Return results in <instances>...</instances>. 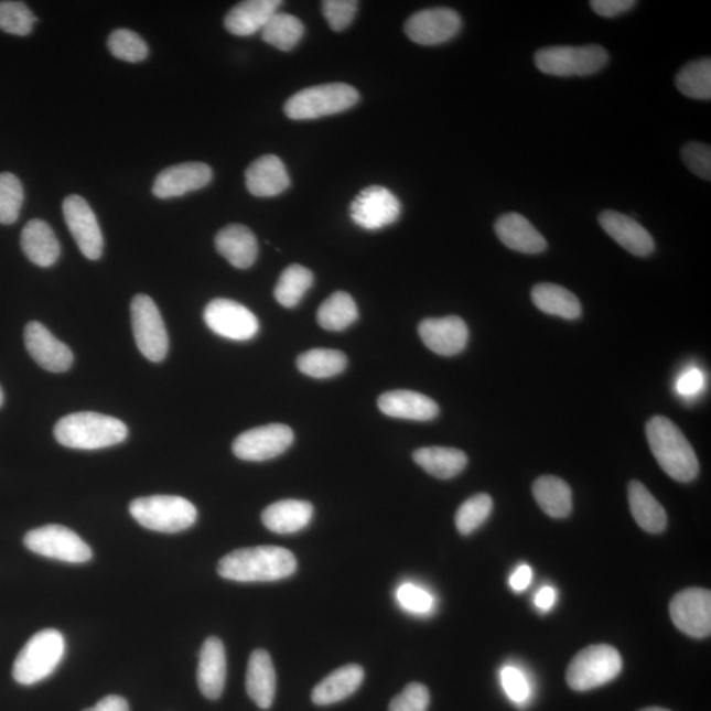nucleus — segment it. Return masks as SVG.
<instances>
[{
	"instance_id": "f257e3e1",
	"label": "nucleus",
	"mask_w": 711,
	"mask_h": 711,
	"mask_svg": "<svg viewBox=\"0 0 711 711\" xmlns=\"http://www.w3.org/2000/svg\"><path fill=\"white\" fill-rule=\"evenodd\" d=\"M297 565L294 554L287 548L259 546L226 554L219 561L218 573L237 582H269L290 578Z\"/></svg>"
},
{
	"instance_id": "f03ea898",
	"label": "nucleus",
	"mask_w": 711,
	"mask_h": 711,
	"mask_svg": "<svg viewBox=\"0 0 711 711\" xmlns=\"http://www.w3.org/2000/svg\"><path fill=\"white\" fill-rule=\"evenodd\" d=\"M646 435L656 462L670 478L679 483H690L699 476L700 464L693 446L670 419L666 417L649 419Z\"/></svg>"
},
{
	"instance_id": "7ed1b4c3",
	"label": "nucleus",
	"mask_w": 711,
	"mask_h": 711,
	"mask_svg": "<svg viewBox=\"0 0 711 711\" xmlns=\"http://www.w3.org/2000/svg\"><path fill=\"white\" fill-rule=\"evenodd\" d=\"M127 425L114 417L98 412H76L61 418L54 427V438L73 450L94 451L123 443Z\"/></svg>"
},
{
	"instance_id": "20e7f679",
	"label": "nucleus",
	"mask_w": 711,
	"mask_h": 711,
	"mask_svg": "<svg viewBox=\"0 0 711 711\" xmlns=\"http://www.w3.org/2000/svg\"><path fill=\"white\" fill-rule=\"evenodd\" d=\"M65 655L64 635L46 628L33 635L13 662L12 676L20 686H33L50 677Z\"/></svg>"
},
{
	"instance_id": "39448f33",
	"label": "nucleus",
	"mask_w": 711,
	"mask_h": 711,
	"mask_svg": "<svg viewBox=\"0 0 711 711\" xmlns=\"http://www.w3.org/2000/svg\"><path fill=\"white\" fill-rule=\"evenodd\" d=\"M360 95L347 84H327L298 91L284 104L291 120H313L341 114L354 107Z\"/></svg>"
},
{
	"instance_id": "423d86ee",
	"label": "nucleus",
	"mask_w": 711,
	"mask_h": 711,
	"mask_svg": "<svg viewBox=\"0 0 711 711\" xmlns=\"http://www.w3.org/2000/svg\"><path fill=\"white\" fill-rule=\"evenodd\" d=\"M130 513L148 530L177 534L187 530L198 519V511L186 498L152 496L132 500Z\"/></svg>"
},
{
	"instance_id": "0eeeda50",
	"label": "nucleus",
	"mask_w": 711,
	"mask_h": 711,
	"mask_svg": "<svg viewBox=\"0 0 711 711\" xmlns=\"http://www.w3.org/2000/svg\"><path fill=\"white\" fill-rule=\"evenodd\" d=\"M608 53L601 45L550 46L535 53V65L554 77H586L604 69Z\"/></svg>"
},
{
	"instance_id": "6e6552de",
	"label": "nucleus",
	"mask_w": 711,
	"mask_h": 711,
	"mask_svg": "<svg viewBox=\"0 0 711 711\" xmlns=\"http://www.w3.org/2000/svg\"><path fill=\"white\" fill-rule=\"evenodd\" d=\"M623 667L618 651L608 645L589 646L574 656L567 669V682L575 692H586L611 682Z\"/></svg>"
},
{
	"instance_id": "1a4fd4ad",
	"label": "nucleus",
	"mask_w": 711,
	"mask_h": 711,
	"mask_svg": "<svg viewBox=\"0 0 711 711\" xmlns=\"http://www.w3.org/2000/svg\"><path fill=\"white\" fill-rule=\"evenodd\" d=\"M24 545L40 557L65 563L83 564L93 558L90 546L71 528L61 525L35 528L25 535Z\"/></svg>"
},
{
	"instance_id": "9d476101",
	"label": "nucleus",
	"mask_w": 711,
	"mask_h": 711,
	"mask_svg": "<svg viewBox=\"0 0 711 711\" xmlns=\"http://www.w3.org/2000/svg\"><path fill=\"white\" fill-rule=\"evenodd\" d=\"M134 341L149 362L161 363L168 355L169 337L158 304L151 297L138 294L131 303Z\"/></svg>"
},
{
	"instance_id": "9b49d317",
	"label": "nucleus",
	"mask_w": 711,
	"mask_h": 711,
	"mask_svg": "<svg viewBox=\"0 0 711 711\" xmlns=\"http://www.w3.org/2000/svg\"><path fill=\"white\" fill-rule=\"evenodd\" d=\"M294 442L289 425L268 424L243 432L235 439L233 451L244 462H268L282 455Z\"/></svg>"
},
{
	"instance_id": "f8f14e48",
	"label": "nucleus",
	"mask_w": 711,
	"mask_h": 711,
	"mask_svg": "<svg viewBox=\"0 0 711 711\" xmlns=\"http://www.w3.org/2000/svg\"><path fill=\"white\" fill-rule=\"evenodd\" d=\"M670 620L690 638H708L711 634V593L689 588L677 593L669 605Z\"/></svg>"
},
{
	"instance_id": "ddd939ff",
	"label": "nucleus",
	"mask_w": 711,
	"mask_h": 711,
	"mask_svg": "<svg viewBox=\"0 0 711 711\" xmlns=\"http://www.w3.org/2000/svg\"><path fill=\"white\" fill-rule=\"evenodd\" d=\"M205 322L214 334L235 342H247L260 330L259 320L252 311L231 300H214L205 309Z\"/></svg>"
},
{
	"instance_id": "4468645a",
	"label": "nucleus",
	"mask_w": 711,
	"mask_h": 711,
	"mask_svg": "<svg viewBox=\"0 0 711 711\" xmlns=\"http://www.w3.org/2000/svg\"><path fill=\"white\" fill-rule=\"evenodd\" d=\"M349 212L352 220L358 227L367 231H377L395 225L401 215V202L390 190L375 185L357 194Z\"/></svg>"
},
{
	"instance_id": "2eb2a0df",
	"label": "nucleus",
	"mask_w": 711,
	"mask_h": 711,
	"mask_svg": "<svg viewBox=\"0 0 711 711\" xmlns=\"http://www.w3.org/2000/svg\"><path fill=\"white\" fill-rule=\"evenodd\" d=\"M462 18L446 7L414 13L405 24L406 35L419 45H440L450 42L462 30Z\"/></svg>"
},
{
	"instance_id": "dca6fc26",
	"label": "nucleus",
	"mask_w": 711,
	"mask_h": 711,
	"mask_svg": "<svg viewBox=\"0 0 711 711\" xmlns=\"http://www.w3.org/2000/svg\"><path fill=\"white\" fill-rule=\"evenodd\" d=\"M64 218L77 246L89 260L100 259L104 254V236H101L97 216L83 196H67L63 205Z\"/></svg>"
},
{
	"instance_id": "f3484780",
	"label": "nucleus",
	"mask_w": 711,
	"mask_h": 711,
	"mask_svg": "<svg viewBox=\"0 0 711 711\" xmlns=\"http://www.w3.org/2000/svg\"><path fill=\"white\" fill-rule=\"evenodd\" d=\"M25 348L40 367L53 374L69 370L74 360L72 351L40 322L26 324L24 330Z\"/></svg>"
},
{
	"instance_id": "a211bd4d",
	"label": "nucleus",
	"mask_w": 711,
	"mask_h": 711,
	"mask_svg": "<svg viewBox=\"0 0 711 711\" xmlns=\"http://www.w3.org/2000/svg\"><path fill=\"white\" fill-rule=\"evenodd\" d=\"M418 331L425 347L440 356L462 354L468 344V326L459 316L430 317L419 324Z\"/></svg>"
},
{
	"instance_id": "6ab92c4d",
	"label": "nucleus",
	"mask_w": 711,
	"mask_h": 711,
	"mask_svg": "<svg viewBox=\"0 0 711 711\" xmlns=\"http://www.w3.org/2000/svg\"><path fill=\"white\" fill-rule=\"evenodd\" d=\"M212 180L213 171L207 164L184 162L162 171L154 181L152 192L160 200L177 198L206 187Z\"/></svg>"
},
{
	"instance_id": "aec40b11",
	"label": "nucleus",
	"mask_w": 711,
	"mask_h": 711,
	"mask_svg": "<svg viewBox=\"0 0 711 711\" xmlns=\"http://www.w3.org/2000/svg\"><path fill=\"white\" fill-rule=\"evenodd\" d=\"M599 222L602 229L627 252L638 257L654 252V237L632 216L606 209L600 214Z\"/></svg>"
},
{
	"instance_id": "412c9836",
	"label": "nucleus",
	"mask_w": 711,
	"mask_h": 711,
	"mask_svg": "<svg viewBox=\"0 0 711 711\" xmlns=\"http://www.w3.org/2000/svg\"><path fill=\"white\" fill-rule=\"evenodd\" d=\"M378 409L385 416L408 421L427 422L439 416V406L433 399L412 390H392L378 398Z\"/></svg>"
},
{
	"instance_id": "4be33fe9",
	"label": "nucleus",
	"mask_w": 711,
	"mask_h": 711,
	"mask_svg": "<svg viewBox=\"0 0 711 711\" xmlns=\"http://www.w3.org/2000/svg\"><path fill=\"white\" fill-rule=\"evenodd\" d=\"M198 687L208 700H218L225 690L227 679L226 649L219 638H208L200 654Z\"/></svg>"
},
{
	"instance_id": "5701e85b",
	"label": "nucleus",
	"mask_w": 711,
	"mask_h": 711,
	"mask_svg": "<svg viewBox=\"0 0 711 711\" xmlns=\"http://www.w3.org/2000/svg\"><path fill=\"white\" fill-rule=\"evenodd\" d=\"M248 192L260 198L280 195L290 187V177L282 160L274 154L262 155L246 172Z\"/></svg>"
},
{
	"instance_id": "b1692460",
	"label": "nucleus",
	"mask_w": 711,
	"mask_h": 711,
	"mask_svg": "<svg viewBox=\"0 0 711 711\" xmlns=\"http://www.w3.org/2000/svg\"><path fill=\"white\" fill-rule=\"evenodd\" d=\"M498 239L507 248L519 254L538 255L547 249V241L537 228L520 214L510 213L499 216L494 225Z\"/></svg>"
},
{
	"instance_id": "393cba45",
	"label": "nucleus",
	"mask_w": 711,
	"mask_h": 711,
	"mask_svg": "<svg viewBox=\"0 0 711 711\" xmlns=\"http://www.w3.org/2000/svg\"><path fill=\"white\" fill-rule=\"evenodd\" d=\"M215 247L237 269L254 266L259 256V244L250 229L241 225L227 226L215 237Z\"/></svg>"
},
{
	"instance_id": "a878e982",
	"label": "nucleus",
	"mask_w": 711,
	"mask_h": 711,
	"mask_svg": "<svg viewBox=\"0 0 711 711\" xmlns=\"http://www.w3.org/2000/svg\"><path fill=\"white\" fill-rule=\"evenodd\" d=\"M280 0H248L227 13L225 25L235 36L247 37L262 31L269 19L279 11Z\"/></svg>"
},
{
	"instance_id": "bb28decb",
	"label": "nucleus",
	"mask_w": 711,
	"mask_h": 711,
	"mask_svg": "<svg viewBox=\"0 0 711 711\" xmlns=\"http://www.w3.org/2000/svg\"><path fill=\"white\" fill-rule=\"evenodd\" d=\"M277 677L273 660L266 649L250 655L247 668V693L257 707L267 710L273 705Z\"/></svg>"
},
{
	"instance_id": "cd10ccee",
	"label": "nucleus",
	"mask_w": 711,
	"mask_h": 711,
	"mask_svg": "<svg viewBox=\"0 0 711 711\" xmlns=\"http://www.w3.org/2000/svg\"><path fill=\"white\" fill-rule=\"evenodd\" d=\"M314 516V507L308 500H279L263 510L261 519L268 530L280 534H295L308 527Z\"/></svg>"
},
{
	"instance_id": "c85d7f7f",
	"label": "nucleus",
	"mask_w": 711,
	"mask_h": 711,
	"mask_svg": "<svg viewBox=\"0 0 711 711\" xmlns=\"http://www.w3.org/2000/svg\"><path fill=\"white\" fill-rule=\"evenodd\" d=\"M364 669L357 664H348L334 670L313 690L311 700L315 705L327 707L348 699L360 688L364 681Z\"/></svg>"
},
{
	"instance_id": "c756f323",
	"label": "nucleus",
	"mask_w": 711,
	"mask_h": 711,
	"mask_svg": "<svg viewBox=\"0 0 711 711\" xmlns=\"http://www.w3.org/2000/svg\"><path fill=\"white\" fill-rule=\"evenodd\" d=\"M20 243L24 255L37 267H52L58 260L61 248L57 236L44 220L26 223Z\"/></svg>"
},
{
	"instance_id": "7c9ffc66",
	"label": "nucleus",
	"mask_w": 711,
	"mask_h": 711,
	"mask_svg": "<svg viewBox=\"0 0 711 711\" xmlns=\"http://www.w3.org/2000/svg\"><path fill=\"white\" fill-rule=\"evenodd\" d=\"M628 504L636 524L649 534H661L667 528V513L651 492L639 481L628 484Z\"/></svg>"
},
{
	"instance_id": "2f4dec72",
	"label": "nucleus",
	"mask_w": 711,
	"mask_h": 711,
	"mask_svg": "<svg viewBox=\"0 0 711 711\" xmlns=\"http://www.w3.org/2000/svg\"><path fill=\"white\" fill-rule=\"evenodd\" d=\"M531 300L543 313L557 315L563 320H579L582 313L579 298L560 284L547 282L535 284Z\"/></svg>"
},
{
	"instance_id": "473e14b6",
	"label": "nucleus",
	"mask_w": 711,
	"mask_h": 711,
	"mask_svg": "<svg viewBox=\"0 0 711 711\" xmlns=\"http://www.w3.org/2000/svg\"><path fill=\"white\" fill-rule=\"evenodd\" d=\"M414 462L431 476L440 480H450L465 470L468 456L456 449L445 446H427L412 453Z\"/></svg>"
},
{
	"instance_id": "72a5a7b5",
	"label": "nucleus",
	"mask_w": 711,
	"mask_h": 711,
	"mask_svg": "<svg viewBox=\"0 0 711 711\" xmlns=\"http://www.w3.org/2000/svg\"><path fill=\"white\" fill-rule=\"evenodd\" d=\"M535 500L548 517L567 518L572 511V491L564 480L541 476L532 485Z\"/></svg>"
},
{
	"instance_id": "f704fd0d",
	"label": "nucleus",
	"mask_w": 711,
	"mask_h": 711,
	"mask_svg": "<svg viewBox=\"0 0 711 711\" xmlns=\"http://www.w3.org/2000/svg\"><path fill=\"white\" fill-rule=\"evenodd\" d=\"M317 323L326 331L347 330L358 320L357 304L345 291H336L321 304L316 315Z\"/></svg>"
},
{
	"instance_id": "c9c22d12",
	"label": "nucleus",
	"mask_w": 711,
	"mask_h": 711,
	"mask_svg": "<svg viewBox=\"0 0 711 711\" xmlns=\"http://www.w3.org/2000/svg\"><path fill=\"white\" fill-rule=\"evenodd\" d=\"M314 284V274L302 266H290L283 270L279 282L276 284L274 298L281 306L294 309L301 303L303 297Z\"/></svg>"
},
{
	"instance_id": "e433bc0d",
	"label": "nucleus",
	"mask_w": 711,
	"mask_h": 711,
	"mask_svg": "<svg viewBox=\"0 0 711 711\" xmlns=\"http://www.w3.org/2000/svg\"><path fill=\"white\" fill-rule=\"evenodd\" d=\"M304 35L301 20L289 13L276 12L261 31L263 42L282 52L293 51Z\"/></svg>"
},
{
	"instance_id": "4c0bfd02",
	"label": "nucleus",
	"mask_w": 711,
	"mask_h": 711,
	"mask_svg": "<svg viewBox=\"0 0 711 711\" xmlns=\"http://www.w3.org/2000/svg\"><path fill=\"white\" fill-rule=\"evenodd\" d=\"M297 367L309 377L331 378L347 368V357L336 349H311L297 358Z\"/></svg>"
},
{
	"instance_id": "58836bf2",
	"label": "nucleus",
	"mask_w": 711,
	"mask_h": 711,
	"mask_svg": "<svg viewBox=\"0 0 711 711\" xmlns=\"http://www.w3.org/2000/svg\"><path fill=\"white\" fill-rule=\"evenodd\" d=\"M677 89L688 98L709 100L711 98V61H692L677 74Z\"/></svg>"
},
{
	"instance_id": "ea45409f",
	"label": "nucleus",
	"mask_w": 711,
	"mask_h": 711,
	"mask_svg": "<svg viewBox=\"0 0 711 711\" xmlns=\"http://www.w3.org/2000/svg\"><path fill=\"white\" fill-rule=\"evenodd\" d=\"M492 510L493 499L489 494L480 493L466 499L456 513L455 521L459 532L466 537V535L476 531L491 517Z\"/></svg>"
},
{
	"instance_id": "a19ab883",
	"label": "nucleus",
	"mask_w": 711,
	"mask_h": 711,
	"mask_svg": "<svg viewBox=\"0 0 711 711\" xmlns=\"http://www.w3.org/2000/svg\"><path fill=\"white\" fill-rule=\"evenodd\" d=\"M24 202L22 182L12 173L0 174V225L10 226L19 218Z\"/></svg>"
},
{
	"instance_id": "79ce46f5",
	"label": "nucleus",
	"mask_w": 711,
	"mask_h": 711,
	"mask_svg": "<svg viewBox=\"0 0 711 711\" xmlns=\"http://www.w3.org/2000/svg\"><path fill=\"white\" fill-rule=\"evenodd\" d=\"M107 44L114 57L127 63H140L147 58L149 52L144 40L137 32L126 29L114 31Z\"/></svg>"
},
{
	"instance_id": "37998d69",
	"label": "nucleus",
	"mask_w": 711,
	"mask_h": 711,
	"mask_svg": "<svg viewBox=\"0 0 711 711\" xmlns=\"http://www.w3.org/2000/svg\"><path fill=\"white\" fill-rule=\"evenodd\" d=\"M36 20L29 6L23 2H0V30L10 35H30Z\"/></svg>"
},
{
	"instance_id": "c03bdc74",
	"label": "nucleus",
	"mask_w": 711,
	"mask_h": 711,
	"mask_svg": "<svg viewBox=\"0 0 711 711\" xmlns=\"http://www.w3.org/2000/svg\"><path fill=\"white\" fill-rule=\"evenodd\" d=\"M430 692L423 683L411 682L391 700L389 711H427Z\"/></svg>"
},
{
	"instance_id": "a18cd8bd",
	"label": "nucleus",
	"mask_w": 711,
	"mask_h": 711,
	"mask_svg": "<svg viewBox=\"0 0 711 711\" xmlns=\"http://www.w3.org/2000/svg\"><path fill=\"white\" fill-rule=\"evenodd\" d=\"M357 4L354 0H326V2H323V15L326 18L331 30L341 32L348 29L356 17Z\"/></svg>"
},
{
	"instance_id": "49530a36",
	"label": "nucleus",
	"mask_w": 711,
	"mask_h": 711,
	"mask_svg": "<svg viewBox=\"0 0 711 711\" xmlns=\"http://www.w3.org/2000/svg\"><path fill=\"white\" fill-rule=\"evenodd\" d=\"M682 161L689 171L703 180H711V148L702 142H688L681 151Z\"/></svg>"
},
{
	"instance_id": "de8ad7c7",
	"label": "nucleus",
	"mask_w": 711,
	"mask_h": 711,
	"mask_svg": "<svg viewBox=\"0 0 711 711\" xmlns=\"http://www.w3.org/2000/svg\"><path fill=\"white\" fill-rule=\"evenodd\" d=\"M397 599L406 611L427 613L433 605L432 595L414 584H405L398 589Z\"/></svg>"
},
{
	"instance_id": "09e8293b",
	"label": "nucleus",
	"mask_w": 711,
	"mask_h": 711,
	"mask_svg": "<svg viewBox=\"0 0 711 711\" xmlns=\"http://www.w3.org/2000/svg\"><path fill=\"white\" fill-rule=\"evenodd\" d=\"M707 378L697 367H689L676 379L675 389L682 398H696L705 389Z\"/></svg>"
},
{
	"instance_id": "8fccbe9b",
	"label": "nucleus",
	"mask_w": 711,
	"mask_h": 711,
	"mask_svg": "<svg viewBox=\"0 0 711 711\" xmlns=\"http://www.w3.org/2000/svg\"><path fill=\"white\" fill-rule=\"evenodd\" d=\"M500 679H503L505 692L514 702H525L530 696V687H528L526 677L519 669L514 667L504 668Z\"/></svg>"
},
{
	"instance_id": "3c124183",
	"label": "nucleus",
	"mask_w": 711,
	"mask_h": 711,
	"mask_svg": "<svg viewBox=\"0 0 711 711\" xmlns=\"http://www.w3.org/2000/svg\"><path fill=\"white\" fill-rule=\"evenodd\" d=\"M634 0H593L591 7L595 13L604 18H615L633 10Z\"/></svg>"
},
{
	"instance_id": "603ef678",
	"label": "nucleus",
	"mask_w": 711,
	"mask_h": 711,
	"mask_svg": "<svg viewBox=\"0 0 711 711\" xmlns=\"http://www.w3.org/2000/svg\"><path fill=\"white\" fill-rule=\"evenodd\" d=\"M84 711H130V707L123 697L111 694L100 700L97 705Z\"/></svg>"
},
{
	"instance_id": "864d4df0",
	"label": "nucleus",
	"mask_w": 711,
	"mask_h": 711,
	"mask_svg": "<svg viewBox=\"0 0 711 711\" xmlns=\"http://www.w3.org/2000/svg\"><path fill=\"white\" fill-rule=\"evenodd\" d=\"M532 579L531 568L528 565H521L517 569L516 572L511 575L510 585L516 592L525 591V589L530 585Z\"/></svg>"
},
{
	"instance_id": "5fc2aeb1",
	"label": "nucleus",
	"mask_w": 711,
	"mask_h": 711,
	"mask_svg": "<svg viewBox=\"0 0 711 711\" xmlns=\"http://www.w3.org/2000/svg\"><path fill=\"white\" fill-rule=\"evenodd\" d=\"M554 599H557V593H554L552 588L546 586L541 589V591L537 594L535 604H537V606L541 608V611H550L553 605Z\"/></svg>"
},
{
	"instance_id": "6e6d98bb",
	"label": "nucleus",
	"mask_w": 711,
	"mask_h": 711,
	"mask_svg": "<svg viewBox=\"0 0 711 711\" xmlns=\"http://www.w3.org/2000/svg\"><path fill=\"white\" fill-rule=\"evenodd\" d=\"M640 711H670V710L654 707V708L643 709Z\"/></svg>"
},
{
	"instance_id": "4d7b16f0",
	"label": "nucleus",
	"mask_w": 711,
	"mask_h": 711,
	"mask_svg": "<svg viewBox=\"0 0 711 711\" xmlns=\"http://www.w3.org/2000/svg\"><path fill=\"white\" fill-rule=\"evenodd\" d=\"M4 402V395L2 388H0V408H2V405Z\"/></svg>"
}]
</instances>
